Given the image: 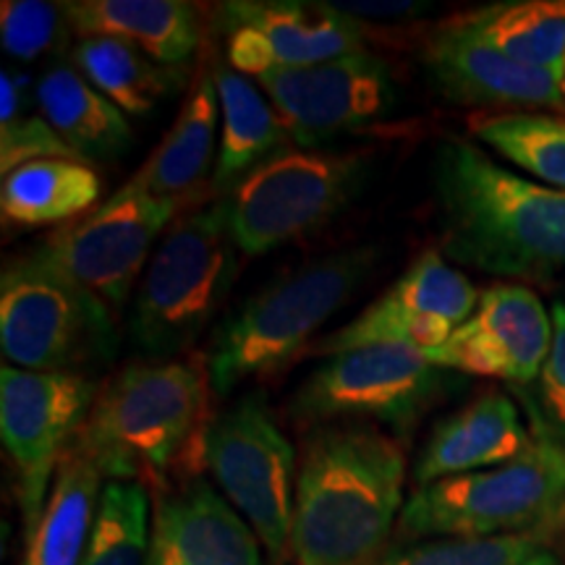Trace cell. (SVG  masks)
I'll return each instance as SVG.
<instances>
[{
  "label": "cell",
  "mask_w": 565,
  "mask_h": 565,
  "mask_svg": "<svg viewBox=\"0 0 565 565\" xmlns=\"http://www.w3.org/2000/svg\"><path fill=\"white\" fill-rule=\"evenodd\" d=\"M404 445L366 422L309 429L296 466L294 565H374L404 513Z\"/></svg>",
  "instance_id": "obj_1"
},
{
  "label": "cell",
  "mask_w": 565,
  "mask_h": 565,
  "mask_svg": "<svg viewBox=\"0 0 565 565\" xmlns=\"http://www.w3.org/2000/svg\"><path fill=\"white\" fill-rule=\"evenodd\" d=\"M445 257L503 278L565 273V192L505 171L469 139H443L433 166Z\"/></svg>",
  "instance_id": "obj_2"
},
{
  "label": "cell",
  "mask_w": 565,
  "mask_h": 565,
  "mask_svg": "<svg viewBox=\"0 0 565 565\" xmlns=\"http://www.w3.org/2000/svg\"><path fill=\"white\" fill-rule=\"evenodd\" d=\"M207 364L126 366L100 387L74 443L108 479L166 487L175 463L202 458L210 424Z\"/></svg>",
  "instance_id": "obj_3"
},
{
  "label": "cell",
  "mask_w": 565,
  "mask_h": 565,
  "mask_svg": "<svg viewBox=\"0 0 565 565\" xmlns=\"http://www.w3.org/2000/svg\"><path fill=\"white\" fill-rule=\"evenodd\" d=\"M377 263V249H343L273 280L217 324L204 353L212 393L231 395L280 372L333 317Z\"/></svg>",
  "instance_id": "obj_4"
},
{
  "label": "cell",
  "mask_w": 565,
  "mask_h": 565,
  "mask_svg": "<svg viewBox=\"0 0 565 565\" xmlns=\"http://www.w3.org/2000/svg\"><path fill=\"white\" fill-rule=\"evenodd\" d=\"M231 202L183 215L152 252L131 303V345L150 362H173L215 320L238 275Z\"/></svg>",
  "instance_id": "obj_5"
},
{
  "label": "cell",
  "mask_w": 565,
  "mask_h": 565,
  "mask_svg": "<svg viewBox=\"0 0 565 565\" xmlns=\"http://www.w3.org/2000/svg\"><path fill=\"white\" fill-rule=\"evenodd\" d=\"M565 521V448L534 440L513 461L416 487L398 519L401 540L555 532Z\"/></svg>",
  "instance_id": "obj_6"
},
{
  "label": "cell",
  "mask_w": 565,
  "mask_h": 565,
  "mask_svg": "<svg viewBox=\"0 0 565 565\" xmlns=\"http://www.w3.org/2000/svg\"><path fill=\"white\" fill-rule=\"evenodd\" d=\"M0 349L17 370L84 374L116 356V315L26 252L0 278Z\"/></svg>",
  "instance_id": "obj_7"
},
{
  "label": "cell",
  "mask_w": 565,
  "mask_h": 565,
  "mask_svg": "<svg viewBox=\"0 0 565 565\" xmlns=\"http://www.w3.org/2000/svg\"><path fill=\"white\" fill-rule=\"evenodd\" d=\"M448 387V372L424 351L366 345L333 353L303 380L288 414L299 427L335 422H380L395 435L414 433Z\"/></svg>",
  "instance_id": "obj_8"
},
{
  "label": "cell",
  "mask_w": 565,
  "mask_h": 565,
  "mask_svg": "<svg viewBox=\"0 0 565 565\" xmlns=\"http://www.w3.org/2000/svg\"><path fill=\"white\" fill-rule=\"evenodd\" d=\"M202 463L225 500L244 515L273 565L291 547L296 454L263 393H249L212 416L202 437Z\"/></svg>",
  "instance_id": "obj_9"
},
{
  "label": "cell",
  "mask_w": 565,
  "mask_h": 565,
  "mask_svg": "<svg viewBox=\"0 0 565 565\" xmlns=\"http://www.w3.org/2000/svg\"><path fill=\"white\" fill-rule=\"evenodd\" d=\"M364 181V152L275 154L228 196L233 238L249 257L280 249L333 221Z\"/></svg>",
  "instance_id": "obj_10"
},
{
  "label": "cell",
  "mask_w": 565,
  "mask_h": 565,
  "mask_svg": "<svg viewBox=\"0 0 565 565\" xmlns=\"http://www.w3.org/2000/svg\"><path fill=\"white\" fill-rule=\"evenodd\" d=\"M179 207L181 200L152 196L126 181L95 212L51 233L30 254L121 315L154 242Z\"/></svg>",
  "instance_id": "obj_11"
},
{
  "label": "cell",
  "mask_w": 565,
  "mask_h": 565,
  "mask_svg": "<svg viewBox=\"0 0 565 565\" xmlns=\"http://www.w3.org/2000/svg\"><path fill=\"white\" fill-rule=\"evenodd\" d=\"M100 385L89 374L0 370V437L13 461L26 536L45 511L51 479L87 419Z\"/></svg>",
  "instance_id": "obj_12"
},
{
  "label": "cell",
  "mask_w": 565,
  "mask_h": 565,
  "mask_svg": "<svg viewBox=\"0 0 565 565\" xmlns=\"http://www.w3.org/2000/svg\"><path fill=\"white\" fill-rule=\"evenodd\" d=\"M257 82L299 150H315L341 134L370 129L398 100L391 66L370 51L320 66L270 71Z\"/></svg>",
  "instance_id": "obj_13"
},
{
  "label": "cell",
  "mask_w": 565,
  "mask_h": 565,
  "mask_svg": "<svg viewBox=\"0 0 565 565\" xmlns=\"http://www.w3.org/2000/svg\"><path fill=\"white\" fill-rule=\"evenodd\" d=\"M477 303L471 280L445 263L440 252L427 249L362 315L320 338L312 353L333 356L366 345H404L429 353L475 315Z\"/></svg>",
  "instance_id": "obj_14"
},
{
  "label": "cell",
  "mask_w": 565,
  "mask_h": 565,
  "mask_svg": "<svg viewBox=\"0 0 565 565\" xmlns=\"http://www.w3.org/2000/svg\"><path fill=\"white\" fill-rule=\"evenodd\" d=\"M225 58L244 76L309 68L366 51L362 21L333 3L301 0H236L217 9Z\"/></svg>",
  "instance_id": "obj_15"
},
{
  "label": "cell",
  "mask_w": 565,
  "mask_h": 565,
  "mask_svg": "<svg viewBox=\"0 0 565 565\" xmlns=\"http://www.w3.org/2000/svg\"><path fill=\"white\" fill-rule=\"evenodd\" d=\"M553 345V315L526 286H492L479 294L475 315L429 362L443 370L498 377L515 387L532 385Z\"/></svg>",
  "instance_id": "obj_16"
},
{
  "label": "cell",
  "mask_w": 565,
  "mask_h": 565,
  "mask_svg": "<svg viewBox=\"0 0 565 565\" xmlns=\"http://www.w3.org/2000/svg\"><path fill=\"white\" fill-rule=\"evenodd\" d=\"M429 79L448 100L461 105H526L563 108L561 79L550 71L513 61L490 40L463 24L445 21L422 51Z\"/></svg>",
  "instance_id": "obj_17"
},
{
  "label": "cell",
  "mask_w": 565,
  "mask_h": 565,
  "mask_svg": "<svg viewBox=\"0 0 565 565\" xmlns=\"http://www.w3.org/2000/svg\"><path fill=\"white\" fill-rule=\"evenodd\" d=\"M147 565H263L259 540L207 479L162 492Z\"/></svg>",
  "instance_id": "obj_18"
},
{
  "label": "cell",
  "mask_w": 565,
  "mask_h": 565,
  "mask_svg": "<svg viewBox=\"0 0 565 565\" xmlns=\"http://www.w3.org/2000/svg\"><path fill=\"white\" fill-rule=\"evenodd\" d=\"M534 437L519 406L505 393H484L475 404L443 419L414 466L416 487L475 475L526 454Z\"/></svg>",
  "instance_id": "obj_19"
},
{
  "label": "cell",
  "mask_w": 565,
  "mask_h": 565,
  "mask_svg": "<svg viewBox=\"0 0 565 565\" xmlns=\"http://www.w3.org/2000/svg\"><path fill=\"white\" fill-rule=\"evenodd\" d=\"M63 17L79 38L121 40L168 68H181L202 40L196 6L183 0H74Z\"/></svg>",
  "instance_id": "obj_20"
},
{
  "label": "cell",
  "mask_w": 565,
  "mask_h": 565,
  "mask_svg": "<svg viewBox=\"0 0 565 565\" xmlns=\"http://www.w3.org/2000/svg\"><path fill=\"white\" fill-rule=\"evenodd\" d=\"M212 79H215L223 113L221 150H217L215 171H212V194L215 200H228L259 166H265L275 154L291 150L294 141L273 103L249 76L217 63L212 66Z\"/></svg>",
  "instance_id": "obj_21"
},
{
  "label": "cell",
  "mask_w": 565,
  "mask_h": 565,
  "mask_svg": "<svg viewBox=\"0 0 565 565\" xmlns=\"http://www.w3.org/2000/svg\"><path fill=\"white\" fill-rule=\"evenodd\" d=\"M38 105L42 118L87 166L113 162L129 152L131 124L76 68H47L38 82Z\"/></svg>",
  "instance_id": "obj_22"
},
{
  "label": "cell",
  "mask_w": 565,
  "mask_h": 565,
  "mask_svg": "<svg viewBox=\"0 0 565 565\" xmlns=\"http://www.w3.org/2000/svg\"><path fill=\"white\" fill-rule=\"evenodd\" d=\"M217 118L223 116L215 79L212 71H202L179 118L131 181L147 194L183 202V196L192 194L207 179L212 160H217Z\"/></svg>",
  "instance_id": "obj_23"
},
{
  "label": "cell",
  "mask_w": 565,
  "mask_h": 565,
  "mask_svg": "<svg viewBox=\"0 0 565 565\" xmlns=\"http://www.w3.org/2000/svg\"><path fill=\"white\" fill-rule=\"evenodd\" d=\"M105 477L76 443L55 471L34 532L26 536V555L21 565H82L87 553L92 524L100 508Z\"/></svg>",
  "instance_id": "obj_24"
},
{
  "label": "cell",
  "mask_w": 565,
  "mask_h": 565,
  "mask_svg": "<svg viewBox=\"0 0 565 565\" xmlns=\"http://www.w3.org/2000/svg\"><path fill=\"white\" fill-rule=\"evenodd\" d=\"M103 183L92 166L79 160H32L3 175L0 212L17 228L61 225L100 207Z\"/></svg>",
  "instance_id": "obj_25"
},
{
  "label": "cell",
  "mask_w": 565,
  "mask_h": 565,
  "mask_svg": "<svg viewBox=\"0 0 565 565\" xmlns=\"http://www.w3.org/2000/svg\"><path fill=\"white\" fill-rule=\"evenodd\" d=\"M71 58L92 87L131 118H150L183 87L181 68L160 66L121 40L82 38Z\"/></svg>",
  "instance_id": "obj_26"
},
{
  "label": "cell",
  "mask_w": 565,
  "mask_h": 565,
  "mask_svg": "<svg viewBox=\"0 0 565 565\" xmlns=\"http://www.w3.org/2000/svg\"><path fill=\"white\" fill-rule=\"evenodd\" d=\"M458 19L513 61L563 79L565 0H511Z\"/></svg>",
  "instance_id": "obj_27"
},
{
  "label": "cell",
  "mask_w": 565,
  "mask_h": 565,
  "mask_svg": "<svg viewBox=\"0 0 565 565\" xmlns=\"http://www.w3.org/2000/svg\"><path fill=\"white\" fill-rule=\"evenodd\" d=\"M150 550V487L108 479L82 565H147Z\"/></svg>",
  "instance_id": "obj_28"
},
{
  "label": "cell",
  "mask_w": 565,
  "mask_h": 565,
  "mask_svg": "<svg viewBox=\"0 0 565 565\" xmlns=\"http://www.w3.org/2000/svg\"><path fill=\"white\" fill-rule=\"evenodd\" d=\"M550 534L435 536L391 550L374 565H565Z\"/></svg>",
  "instance_id": "obj_29"
},
{
  "label": "cell",
  "mask_w": 565,
  "mask_h": 565,
  "mask_svg": "<svg viewBox=\"0 0 565 565\" xmlns=\"http://www.w3.org/2000/svg\"><path fill=\"white\" fill-rule=\"evenodd\" d=\"M475 137L542 186L565 192V118L505 113L475 121Z\"/></svg>",
  "instance_id": "obj_30"
},
{
  "label": "cell",
  "mask_w": 565,
  "mask_h": 565,
  "mask_svg": "<svg viewBox=\"0 0 565 565\" xmlns=\"http://www.w3.org/2000/svg\"><path fill=\"white\" fill-rule=\"evenodd\" d=\"M526 406L529 429L534 440L565 448V301L553 309V345L532 385L515 387Z\"/></svg>",
  "instance_id": "obj_31"
},
{
  "label": "cell",
  "mask_w": 565,
  "mask_h": 565,
  "mask_svg": "<svg viewBox=\"0 0 565 565\" xmlns=\"http://www.w3.org/2000/svg\"><path fill=\"white\" fill-rule=\"evenodd\" d=\"M63 6L42 0H6L0 6V42L17 61H34L47 53L66 30Z\"/></svg>",
  "instance_id": "obj_32"
},
{
  "label": "cell",
  "mask_w": 565,
  "mask_h": 565,
  "mask_svg": "<svg viewBox=\"0 0 565 565\" xmlns=\"http://www.w3.org/2000/svg\"><path fill=\"white\" fill-rule=\"evenodd\" d=\"M79 160L42 116H19L0 124V171L9 175L32 160ZM82 162V160H79Z\"/></svg>",
  "instance_id": "obj_33"
},
{
  "label": "cell",
  "mask_w": 565,
  "mask_h": 565,
  "mask_svg": "<svg viewBox=\"0 0 565 565\" xmlns=\"http://www.w3.org/2000/svg\"><path fill=\"white\" fill-rule=\"evenodd\" d=\"M338 11L349 13V17H366V19H395V17H412L424 6L419 3H408V0H380V3H374V0H359V3H333Z\"/></svg>",
  "instance_id": "obj_34"
},
{
  "label": "cell",
  "mask_w": 565,
  "mask_h": 565,
  "mask_svg": "<svg viewBox=\"0 0 565 565\" xmlns=\"http://www.w3.org/2000/svg\"><path fill=\"white\" fill-rule=\"evenodd\" d=\"M24 100H26V79L3 71L0 76V124L17 121L24 116Z\"/></svg>",
  "instance_id": "obj_35"
},
{
  "label": "cell",
  "mask_w": 565,
  "mask_h": 565,
  "mask_svg": "<svg viewBox=\"0 0 565 565\" xmlns=\"http://www.w3.org/2000/svg\"><path fill=\"white\" fill-rule=\"evenodd\" d=\"M561 89H563V97H565V63H563V79H561Z\"/></svg>",
  "instance_id": "obj_36"
}]
</instances>
